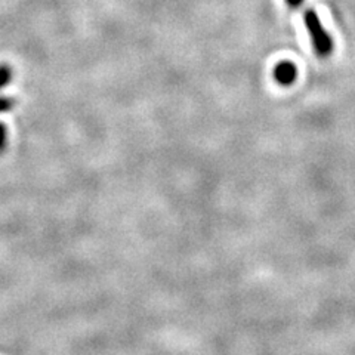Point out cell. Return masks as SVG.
<instances>
[{"mask_svg":"<svg viewBox=\"0 0 355 355\" xmlns=\"http://www.w3.org/2000/svg\"><path fill=\"white\" fill-rule=\"evenodd\" d=\"M10 79H12V70H10L9 65L2 64L0 65V91L8 86Z\"/></svg>","mask_w":355,"mask_h":355,"instance_id":"3","label":"cell"},{"mask_svg":"<svg viewBox=\"0 0 355 355\" xmlns=\"http://www.w3.org/2000/svg\"><path fill=\"white\" fill-rule=\"evenodd\" d=\"M6 141H8V132L6 126L3 123H0V153H2L6 147Z\"/></svg>","mask_w":355,"mask_h":355,"instance_id":"5","label":"cell"},{"mask_svg":"<svg viewBox=\"0 0 355 355\" xmlns=\"http://www.w3.org/2000/svg\"><path fill=\"white\" fill-rule=\"evenodd\" d=\"M14 105H15V101L12 98L0 96V113H6V111L12 110Z\"/></svg>","mask_w":355,"mask_h":355,"instance_id":"4","label":"cell"},{"mask_svg":"<svg viewBox=\"0 0 355 355\" xmlns=\"http://www.w3.org/2000/svg\"><path fill=\"white\" fill-rule=\"evenodd\" d=\"M274 77H275V80L279 82L282 86H291L296 80L297 69L295 67V64L288 62V61L280 62L274 69Z\"/></svg>","mask_w":355,"mask_h":355,"instance_id":"2","label":"cell"},{"mask_svg":"<svg viewBox=\"0 0 355 355\" xmlns=\"http://www.w3.org/2000/svg\"><path fill=\"white\" fill-rule=\"evenodd\" d=\"M286 3L291 8H299L304 3V0H286Z\"/></svg>","mask_w":355,"mask_h":355,"instance_id":"6","label":"cell"},{"mask_svg":"<svg viewBox=\"0 0 355 355\" xmlns=\"http://www.w3.org/2000/svg\"><path fill=\"white\" fill-rule=\"evenodd\" d=\"M304 21L318 57H329V55L333 52V39L326 31L323 24H321L315 10L314 9L305 10Z\"/></svg>","mask_w":355,"mask_h":355,"instance_id":"1","label":"cell"}]
</instances>
